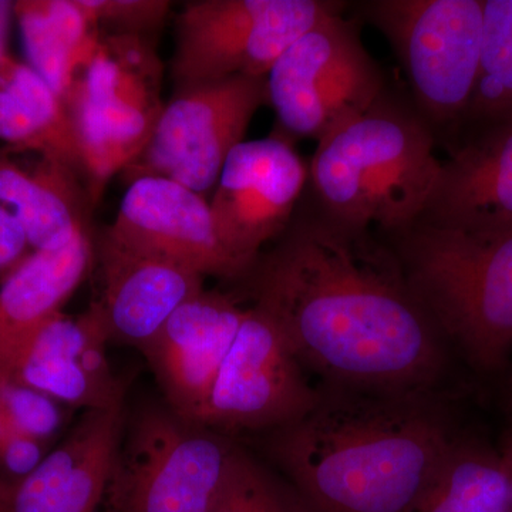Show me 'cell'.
<instances>
[{
	"instance_id": "6da1fadb",
	"label": "cell",
	"mask_w": 512,
	"mask_h": 512,
	"mask_svg": "<svg viewBox=\"0 0 512 512\" xmlns=\"http://www.w3.org/2000/svg\"><path fill=\"white\" fill-rule=\"evenodd\" d=\"M247 282L316 384L377 393H451L456 356L407 284L390 245L328 218L303 221Z\"/></svg>"
},
{
	"instance_id": "7a4b0ae2",
	"label": "cell",
	"mask_w": 512,
	"mask_h": 512,
	"mask_svg": "<svg viewBox=\"0 0 512 512\" xmlns=\"http://www.w3.org/2000/svg\"><path fill=\"white\" fill-rule=\"evenodd\" d=\"M318 386L311 409L262 434L309 512H406L461 431L451 393Z\"/></svg>"
},
{
	"instance_id": "3957f363",
	"label": "cell",
	"mask_w": 512,
	"mask_h": 512,
	"mask_svg": "<svg viewBox=\"0 0 512 512\" xmlns=\"http://www.w3.org/2000/svg\"><path fill=\"white\" fill-rule=\"evenodd\" d=\"M440 170L429 123L382 96L319 141L309 180L323 217L393 235L420 220Z\"/></svg>"
},
{
	"instance_id": "277c9868",
	"label": "cell",
	"mask_w": 512,
	"mask_h": 512,
	"mask_svg": "<svg viewBox=\"0 0 512 512\" xmlns=\"http://www.w3.org/2000/svg\"><path fill=\"white\" fill-rule=\"evenodd\" d=\"M392 241L407 284L453 355L478 375L504 373L512 357V228L416 222Z\"/></svg>"
},
{
	"instance_id": "5b68a950",
	"label": "cell",
	"mask_w": 512,
	"mask_h": 512,
	"mask_svg": "<svg viewBox=\"0 0 512 512\" xmlns=\"http://www.w3.org/2000/svg\"><path fill=\"white\" fill-rule=\"evenodd\" d=\"M238 441L147 404L127 417L116 512H210Z\"/></svg>"
},
{
	"instance_id": "8992f818",
	"label": "cell",
	"mask_w": 512,
	"mask_h": 512,
	"mask_svg": "<svg viewBox=\"0 0 512 512\" xmlns=\"http://www.w3.org/2000/svg\"><path fill=\"white\" fill-rule=\"evenodd\" d=\"M325 0H200L178 16L173 77L178 87L232 76L266 77L286 50L342 13Z\"/></svg>"
},
{
	"instance_id": "52a82bcc",
	"label": "cell",
	"mask_w": 512,
	"mask_h": 512,
	"mask_svg": "<svg viewBox=\"0 0 512 512\" xmlns=\"http://www.w3.org/2000/svg\"><path fill=\"white\" fill-rule=\"evenodd\" d=\"M265 79L282 130L318 143L383 96L382 72L342 13L293 43Z\"/></svg>"
},
{
	"instance_id": "ba28073f",
	"label": "cell",
	"mask_w": 512,
	"mask_h": 512,
	"mask_svg": "<svg viewBox=\"0 0 512 512\" xmlns=\"http://www.w3.org/2000/svg\"><path fill=\"white\" fill-rule=\"evenodd\" d=\"M363 16L389 40L431 121L463 123L476 89L483 0H376Z\"/></svg>"
},
{
	"instance_id": "9c48e42d",
	"label": "cell",
	"mask_w": 512,
	"mask_h": 512,
	"mask_svg": "<svg viewBox=\"0 0 512 512\" xmlns=\"http://www.w3.org/2000/svg\"><path fill=\"white\" fill-rule=\"evenodd\" d=\"M266 104L265 77L232 76L178 87L147 146L121 174L128 184L140 177L168 178L205 197Z\"/></svg>"
},
{
	"instance_id": "30bf717a",
	"label": "cell",
	"mask_w": 512,
	"mask_h": 512,
	"mask_svg": "<svg viewBox=\"0 0 512 512\" xmlns=\"http://www.w3.org/2000/svg\"><path fill=\"white\" fill-rule=\"evenodd\" d=\"M316 396L274 320L251 305L195 421L234 440L258 437L299 419Z\"/></svg>"
},
{
	"instance_id": "8fae6325",
	"label": "cell",
	"mask_w": 512,
	"mask_h": 512,
	"mask_svg": "<svg viewBox=\"0 0 512 512\" xmlns=\"http://www.w3.org/2000/svg\"><path fill=\"white\" fill-rule=\"evenodd\" d=\"M309 180V165L284 137L242 141L229 153L210 201L225 248L247 269L285 231Z\"/></svg>"
},
{
	"instance_id": "7c38bea8",
	"label": "cell",
	"mask_w": 512,
	"mask_h": 512,
	"mask_svg": "<svg viewBox=\"0 0 512 512\" xmlns=\"http://www.w3.org/2000/svg\"><path fill=\"white\" fill-rule=\"evenodd\" d=\"M106 231L134 247L174 259L202 276L242 281L248 275L225 248L210 201L168 178L131 181L116 221Z\"/></svg>"
},
{
	"instance_id": "4fadbf2b",
	"label": "cell",
	"mask_w": 512,
	"mask_h": 512,
	"mask_svg": "<svg viewBox=\"0 0 512 512\" xmlns=\"http://www.w3.org/2000/svg\"><path fill=\"white\" fill-rule=\"evenodd\" d=\"M247 309L235 296L202 289L141 350L173 412L197 420Z\"/></svg>"
},
{
	"instance_id": "5bb4252c",
	"label": "cell",
	"mask_w": 512,
	"mask_h": 512,
	"mask_svg": "<svg viewBox=\"0 0 512 512\" xmlns=\"http://www.w3.org/2000/svg\"><path fill=\"white\" fill-rule=\"evenodd\" d=\"M100 295L93 302L110 342L146 348L168 318L204 289V278L174 259L104 231L96 245Z\"/></svg>"
},
{
	"instance_id": "9a60e30c",
	"label": "cell",
	"mask_w": 512,
	"mask_h": 512,
	"mask_svg": "<svg viewBox=\"0 0 512 512\" xmlns=\"http://www.w3.org/2000/svg\"><path fill=\"white\" fill-rule=\"evenodd\" d=\"M126 402L86 410L66 439L15 490L10 512H116Z\"/></svg>"
},
{
	"instance_id": "2e32d148",
	"label": "cell",
	"mask_w": 512,
	"mask_h": 512,
	"mask_svg": "<svg viewBox=\"0 0 512 512\" xmlns=\"http://www.w3.org/2000/svg\"><path fill=\"white\" fill-rule=\"evenodd\" d=\"M417 222L461 231L512 228V109L466 124Z\"/></svg>"
},
{
	"instance_id": "e0dca14e",
	"label": "cell",
	"mask_w": 512,
	"mask_h": 512,
	"mask_svg": "<svg viewBox=\"0 0 512 512\" xmlns=\"http://www.w3.org/2000/svg\"><path fill=\"white\" fill-rule=\"evenodd\" d=\"M109 342L93 303L76 318L59 313L32 340L12 379L84 412L116 406L126 387L107 359Z\"/></svg>"
},
{
	"instance_id": "ac0fdd59",
	"label": "cell",
	"mask_w": 512,
	"mask_h": 512,
	"mask_svg": "<svg viewBox=\"0 0 512 512\" xmlns=\"http://www.w3.org/2000/svg\"><path fill=\"white\" fill-rule=\"evenodd\" d=\"M90 229L66 247L35 251L0 288V376L10 377L32 340L89 275L94 265Z\"/></svg>"
},
{
	"instance_id": "d6986e66",
	"label": "cell",
	"mask_w": 512,
	"mask_h": 512,
	"mask_svg": "<svg viewBox=\"0 0 512 512\" xmlns=\"http://www.w3.org/2000/svg\"><path fill=\"white\" fill-rule=\"evenodd\" d=\"M33 170L0 156V205L16 215L35 251L66 247L87 221L89 195L72 168L40 156Z\"/></svg>"
},
{
	"instance_id": "ffe728a7",
	"label": "cell",
	"mask_w": 512,
	"mask_h": 512,
	"mask_svg": "<svg viewBox=\"0 0 512 512\" xmlns=\"http://www.w3.org/2000/svg\"><path fill=\"white\" fill-rule=\"evenodd\" d=\"M0 140L59 161L84 181L66 104L29 64L15 59L0 73Z\"/></svg>"
},
{
	"instance_id": "44dd1931",
	"label": "cell",
	"mask_w": 512,
	"mask_h": 512,
	"mask_svg": "<svg viewBox=\"0 0 512 512\" xmlns=\"http://www.w3.org/2000/svg\"><path fill=\"white\" fill-rule=\"evenodd\" d=\"M15 16L29 66L66 100L99 46V26L82 0H20L15 2Z\"/></svg>"
},
{
	"instance_id": "7402d4cb",
	"label": "cell",
	"mask_w": 512,
	"mask_h": 512,
	"mask_svg": "<svg viewBox=\"0 0 512 512\" xmlns=\"http://www.w3.org/2000/svg\"><path fill=\"white\" fill-rule=\"evenodd\" d=\"M406 512H512L498 448L458 434Z\"/></svg>"
},
{
	"instance_id": "603a6c76",
	"label": "cell",
	"mask_w": 512,
	"mask_h": 512,
	"mask_svg": "<svg viewBox=\"0 0 512 512\" xmlns=\"http://www.w3.org/2000/svg\"><path fill=\"white\" fill-rule=\"evenodd\" d=\"M161 63L147 36L101 35L69 94L94 106L160 116Z\"/></svg>"
},
{
	"instance_id": "cb8c5ba5",
	"label": "cell",
	"mask_w": 512,
	"mask_h": 512,
	"mask_svg": "<svg viewBox=\"0 0 512 512\" xmlns=\"http://www.w3.org/2000/svg\"><path fill=\"white\" fill-rule=\"evenodd\" d=\"M512 109V0H483L476 89L463 124Z\"/></svg>"
},
{
	"instance_id": "d4e9b609",
	"label": "cell",
	"mask_w": 512,
	"mask_h": 512,
	"mask_svg": "<svg viewBox=\"0 0 512 512\" xmlns=\"http://www.w3.org/2000/svg\"><path fill=\"white\" fill-rule=\"evenodd\" d=\"M210 512H309L291 488L237 444Z\"/></svg>"
},
{
	"instance_id": "484cf974",
	"label": "cell",
	"mask_w": 512,
	"mask_h": 512,
	"mask_svg": "<svg viewBox=\"0 0 512 512\" xmlns=\"http://www.w3.org/2000/svg\"><path fill=\"white\" fill-rule=\"evenodd\" d=\"M0 407L9 431L46 443L59 433L66 419L64 404L5 376H0Z\"/></svg>"
},
{
	"instance_id": "4316f807",
	"label": "cell",
	"mask_w": 512,
	"mask_h": 512,
	"mask_svg": "<svg viewBox=\"0 0 512 512\" xmlns=\"http://www.w3.org/2000/svg\"><path fill=\"white\" fill-rule=\"evenodd\" d=\"M82 5L100 30L141 36L160 28L171 8L167 0H82Z\"/></svg>"
},
{
	"instance_id": "83f0119b",
	"label": "cell",
	"mask_w": 512,
	"mask_h": 512,
	"mask_svg": "<svg viewBox=\"0 0 512 512\" xmlns=\"http://www.w3.org/2000/svg\"><path fill=\"white\" fill-rule=\"evenodd\" d=\"M49 443L26 434L8 431L0 441V481L15 494L16 488L42 464L50 453Z\"/></svg>"
},
{
	"instance_id": "f1b7e54d",
	"label": "cell",
	"mask_w": 512,
	"mask_h": 512,
	"mask_svg": "<svg viewBox=\"0 0 512 512\" xmlns=\"http://www.w3.org/2000/svg\"><path fill=\"white\" fill-rule=\"evenodd\" d=\"M28 247L25 228L12 211L0 205V271L19 265Z\"/></svg>"
},
{
	"instance_id": "f546056e",
	"label": "cell",
	"mask_w": 512,
	"mask_h": 512,
	"mask_svg": "<svg viewBox=\"0 0 512 512\" xmlns=\"http://www.w3.org/2000/svg\"><path fill=\"white\" fill-rule=\"evenodd\" d=\"M13 16H15V2L0 0V73L12 60L8 53V39Z\"/></svg>"
},
{
	"instance_id": "4dcf8cb0",
	"label": "cell",
	"mask_w": 512,
	"mask_h": 512,
	"mask_svg": "<svg viewBox=\"0 0 512 512\" xmlns=\"http://www.w3.org/2000/svg\"><path fill=\"white\" fill-rule=\"evenodd\" d=\"M498 453H500L505 474H507L508 484H510L512 500V429L510 427H507V430L504 431L503 440H501L500 447H498Z\"/></svg>"
},
{
	"instance_id": "1f68e13d",
	"label": "cell",
	"mask_w": 512,
	"mask_h": 512,
	"mask_svg": "<svg viewBox=\"0 0 512 512\" xmlns=\"http://www.w3.org/2000/svg\"><path fill=\"white\" fill-rule=\"evenodd\" d=\"M507 384H505V410H507L508 427L512 429V357L508 363L507 369Z\"/></svg>"
},
{
	"instance_id": "d6a6232c",
	"label": "cell",
	"mask_w": 512,
	"mask_h": 512,
	"mask_svg": "<svg viewBox=\"0 0 512 512\" xmlns=\"http://www.w3.org/2000/svg\"><path fill=\"white\" fill-rule=\"evenodd\" d=\"M8 424H6L5 416H3L2 407H0V441L5 439L8 434Z\"/></svg>"
}]
</instances>
